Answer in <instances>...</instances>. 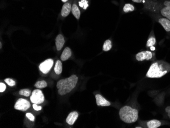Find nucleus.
<instances>
[{"instance_id": "obj_16", "label": "nucleus", "mask_w": 170, "mask_h": 128, "mask_svg": "<svg viewBox=\"0 0 170 128\" xmlns=\"http://www.w3.org/2000/svg\"><path fill=\"white\" fill-rule=\"evenodd\" d=\"M71 11H72V13L73 14V15L74 16V17L77 20H79L80 16H81V11H80V9L79 8L78 6L75 4H74L72 5V8H71Z\"/></svg>"}, {"instance_id": "obj_28", "label": "nucleus", "mask_w": 170, "mask_h": 128, "mask_svg": "<svg viewBox=\"0 0 170 128\" xmlns=\"http://www.w3.org/2000/svg\"><path fill=\"white\" fill-rule=\"evenodd\" d=\"M33 109H34L36 111L40 110L42 109V107L41 106H38L36 104H34L33 105Z\"/></svg>"}, {"instance_id": "obj_25", "label": "nucleus", "mask_w": 170, "mask_h": 128, "mask_svg": "<svg viewBox=\"0 0 170 128\" xmlns=\"http://www.w3.org/2000/svg\"><path fill=\"white\" fill-rule=\"evenodd\" d=\"M26 117L28 118L31 122H34L35 120V117L34 115H33L32 113H26Z\"/></svg>"}, {"instance_id": "obj_6", "label": "nucleus", "mask_w": 170, "mask_h": 128, "mask_svg": "<svg viewBox=\"0 0 170 128\" xmlns=\"http://www.w3.org/2000/svg\"><path fill=\"white\" fill-rule=\"evenodd\" d=\"M154 54L150 51H144L136 55V60L138 61H149L153 58Z\"/></svg>"}, {"instance_id": "obj_32", "label": "nucleus", "mask_w": 170, "mask_h": 128, "mask_svg": "<svg viewBox=\"0 0 170 128\" xmlns=\"http://www.w3.org/2000/svg\"><path fill=\"white\" fill-rule=\"evenodd\" d=\"M68 0H62V1L63 2L65 3L67 2Z\"/></svg>"}, {"instance_id": "obj_33", "label": "nucleus", "mask_w": 170, "mask_h": 128, "mask_svg": "<svg viewBox=\"0 0 170 128\" xmlns=\"http://www.w3.org/2000/svg\"><path fill=\"white\" fill-rule=\"evenodd\" d=\"M0 48H1V49L2 48V43L1 42L0 43Z\"/></svg>"}, {"instance_id": "obj_18", "label": "nucleus", "mask_w": 170, "mask_h": 128, "mask_svg": "<svg viewBox=\"0 0 170 128\" xmlns=\"http://www.w3.org/2000/svg\"><path fill=\"white\" fill-rule=\"evenodd\" d=\"M135 7L134 5L130 3H126L123 7V11L125 13H128L130 12L135 10Z\"/></svg>"}, {"instance_id": "obj_20", "label": "nucleus", "mask_w": 170, "mask_h": 128, "mask_svg": "<svg viewBox=\"0 0 170 128\" xmlns=\"http://www.w3.org/2000/svg\"><path fill=\"white\" fill-rule=\"evenodd\" d=\"M112 48V41L110 39L106 40L103 44L102 50L105 52H108L109 51L111 50Z\"/></svg>"}, {"instance_id": "obj_27", "label": "nucleus", "mask_w": 170, "mask_h": 128, "mask_svg": "<svg viewBox=\"0 0 170 128\" xmlns=\"http://www.w3.org/2000/svg\"><path fill=\"white\" fill-rule=\"evenodd\" d=\"M6 86L4 83L2 82L0 83V92H4L6 90Z\"/></svg>"}, {"instance_id": "obj_15", "label": "nucleus", "mask_w": 170, "mask_h": 128, "mask_svg": "<svg viewBox=\"0 0 170 128\" xmlns=\"http://www.w3.org/2000/svg\"><path fill=\"white\" fill-rule=\"evenodd\" d=\"M71 55L72 52L71 49L68 47H67L63 51L62 54L61 56V59L62 61H66L71 57Z\"/></svg>"}, {"instance_id": "obj_22", "label": "nucleus", "mask_w": 170, "mask_h": 128, "mask_svg": "<svg viewBox=\"0 0 170 128\" xmlns=\"http://www.w3.org/2000/svg\"><path fill=\"white\" fill-rule=\"evenodd\" d=\"M34 86L35 87H36L37 88L41 89V88H44L48 86V84L45 81H40L36 83Z\"/></svg>"}, {"instance_id": "obj_9", "label": "nucleus", "mask_w": 170, "mask_h": 128, "mask_svg": "<svg viewBox=\"0 0 170 128\" xmlns=\"http://www.w3.org/2000/svg\"><path fill=\"white\" fill-rule=\"evenodd\" d=\"M95 99L96 104L98 106L107 107L110 106L111 105V103L100 94L95 95Z\"/></svg>"}, {"instance_id": "obj_5", "label": "nucleus", "mask_w": 170, "mask_h": 128, "mask_svg": "<svg viewBox=\"0 0 170 128\" xmlns=\"http://www.w3.org/2000/svg\"><path fill=\"white\" fill-rule=\"evenodd\" d=\"M30 100L34 104H40L44 101V96L40 89H35L32 93Z\"/></svg>"}, {"instance_id": "obj_17", "label": "nucleus", "mask_w": 170, "mask_h": 128, "mask_svg": "<svg viewBox=\"0 0 170 128\" xmlns=\"http://www.w3.org/2000/svg\"><path fill=\"white\" fill-rule=\"evenodd\" d=\"M156 40L154 35H153V34H151L149 36L147 41V48H150L151 47L154 46L156 44Z\"/></svg>"}, {"instance_id": "obj_14", "label": "nucleus", "mask_w": 170, "mask_h": 128, "mask_svg": "<svg viewBox=\"0 0 170 128\" xmlns=\"http://www.w3.org/2000/svg\"><path fill=\"white\" fill-rule=\"evenodd\" d=\"M64 44V38L63 36L61 34H59L56 38V45L57 50L58 51L61 50Z\"/></svg>"}, {"instance_id": "obj_8", "label": "nucleus", "mask_w": 170, "mask_h": 128, "mask_svg": "<svg viewBox=\"0 0 170 128\" xmlns=\"http://www.w3.org/2000/svg\"><path fill=\"white\" fill-rule=\"evenodd\" d=\"M53 64L54 60L52 59H48L39 65V70L43 74H48L51 70Z\"/></svg>"}, {"instance_id": "obj_29", "label": "nucleus", "mask_w": 170, "mask_h": 128, "mask_svg": "<svg viewBox=\"0 0 170 128\" xmlns=\"http://www.w3.org/2000/svg\"><path fill=\"white\" fill-rule=\"evenodd\" d=\"M165 111L166 113H167L168 117L170 118V106L167 107L165 109Z\"/></svg>"}, {"instance_id": "obj_31", "label": "nucleus", "mask_w": 170, "mask_h": 128, "mask_svg": "<svg viewBox=\"0 0 170 128\" xmlns=\"http://www.w3.org/2000/svg\"><path fill=\"white\" fill-rule=\"evenodd\" d=\"M135 128H143V127L142 126H136V127H135Z\"/></svg>"}, {"instance_id": "obj_10", "label": "nucleus", "mask_w": 170, "mask_h": 128, "mask_svg": "<svg viewBox=\"0 0 170 128\" xmlns=\"http://www.w3.org/2000/svg\"><path fill=\"white\" fill-rule=\"evenodd\" d=\"M157 22L162 25L165 30L167 32H170V20L165 17H159L157 18Z\"/></svg>"}, {"instance_id": "obj_2", "label": "nucleus", "mask_w": 170, "mask_h": 128, "mask_svg": "<svg viewBox=\"0 0 170 128\" xmlns=\"http://www.w3.org/2000/svg\"><path fill=\"white\" fill-rule=\"evenodd\" d=\"M144 9L155 13H158L162 16L170 20V1L165 0L164 2H158L148 0Z\"/></svg>"}, {"instance_id": "obj_19", "label": "nucleus", "mask_w": 170, "mask_h": 128, "mask_svg": "<svg viewBox=\"0 0 170 128\" xmlns=\"http://www.w3.org/2000/svg\"><path fill=\"white\" fill-rule=\"evenodd\" d=\"M54 71L57 75H60L62 72V64L60 60H57L56 62L55 66L54 67Z\"/></svg>"}, {"instance_id": "obj_3", "label": "nucleus", "mask_w": 170, "mask_h": 128, "mask_svg": "<svg viewBox=\"0 0 170 128\" xmlns=\"http://www.w3.org/2000/svg\"><path fill=\"white\" fill-rule=\"evenodd\" d=\"M78 81V77L75 75L59 81L57 84V88L58 89L59 94L64 96L69 93L75 88Z\"/></svg>"}, {"instance_id": "obj_12", "label": "nucleus", "mask_w": 170, "mask_h": 128, "mask_svg": "<svg viewBox=\"0 0 170 128\" xmlns=\"http://www.w3.org/2000/svg\"><path fill=\"white\" fill-rule=\"evenodd\" d=\"M79 114L76 111H73L69 113L66 118V123L69 125H73L78 119Z\"/></svg>"}, {"instance_id": "obj_26", "label": "nucleus", "mask_w": 170, "mask_h": 128, "mask_svg": "<svg viewBox=\"0 0 170 128\" xmlns=\"http://www.w3.org/2000/svg\"><path fill=\"white\" fill-rule=\"evenodd\" d=\"M132 2L136 3H141L144 6L146 4L147 0H131Z\"/></svg>"}, {"instance_id": "obj_1", "label": "nucleus", "mask_w": 170, "mask_h": 128, "mask_svg": "<svg viewBox=\"0 0 170 128\" xmlns=\"http://www.w3.org/2000/svg\"><path fill=\"white\" fill-rule=\"evenodd\" d=\"M170 72V64L166 61L158 60L152 63L147 72L148 78H160Z\"/></svg>"}, {"instance_id": "obj_21", "label": "nucleus", "mask_w": 170, "mask_h": 128, "mask_svg": "<svg viewBox=\"0 0 170 128\" xmlns=\"http://www.w3.org/2000/svg\"><path fill=\"white\" fill-rule=\"evenodd\" d=\"M79 6L84 10H86L89 6L88 0H81L79 2Z\"/></svg>"}, {"instance_id": "obj_30", "label": "nucleus", "mask_w": 170, "mask_h": 128, "mask_svg": "<svg viewBox=\"0 0 170 128\" xmlns=\"http://www.w3.org/2000/svg\"><path fill=\"white\" fill-rule=\"evenodd\" d=\"M149 48H150V49L151 51H155V48L154 47V46L151 47H150Z\"/></svg>"}, {"instance_id": "obj_4", "label": "nucleus", "mask_w": 170, "mask_h": 128, "mask_svg": "<svg viewBox=\"0 0 170 128\" xmlns=\"http://www.w3.org/2000/svg\"><path fill=\"white\" fill-rule=\"evenodd\" d=\"M119 117L121 120L126 124H132L138 120L139 111L130 106L122 107L119 110Z\"/></svg>"}, {"instance_id": "obj_24", "label": "nucleus", "mask_w": 170, "mask_h": 128, "mask_svg": "<svg viewBox=\"0 0 170 128\" xmlns=\"http://www.w3.org/2000/svg\"><path fill=\"white\" fill-rule=\"evenodd\" d=\"M4 81L9 86H14L16 84V83H15V81L13 80L12 79H5Z\"/></svg>"}, {"instance_id": "obj_11", "label": "nucleus", "mask_w": 170, "mask_h": 128, "mask_svg": "<svg viewBox=\"0 0 170 128\" xmlns=\"http://www.w3.org/2000/svg\"><path fill=\"white\" fill-rule=\"evenodd\" d=\"M146 128H158L162 126V122L157 119H152L145 122Z\"/></svg>"}, {"instance_id": "obj_7", "label": "nucleus", "mask_w": 170, "mask_h": 128, "mask_svg": "<svg viewBox=\"0 0 170 128\" xmlns=\"http://www.w3.org/2000/svg\"><path fill=\"white\" fill-rule=\"evenodd\" d=\"M31 105L30 102L24 99H20L17 100L14 105V109L18 110L25 111L30 108Z\"/></svg>"}, {"instance_id": "obj_13", "label": "nucleus", "mask_w": 170, "mask_h": 128, "mask_svg": "<svg viewBox=\"0 0 170 128\" xmlns=\"http://www.w3.org/2000/svg\"><path fill=\"white\" fill-rule=\"evenodd\" d=\"M71 5L69 3H66L63 6L61 10V15L63 17H66L69 15L71 10Z\"/></svg>"}, {"instance_id": "obj_23", "label": "nucleus", "mask_w": 170, "mask_h": 128, "mask_svg": "<svg viewBox=\"0 0 170 128\" xmlns=\"http://www.w3.org/2000/svg\"><path fill=\"white\" fill-rule=\"evenodd\" d=\"M19 93H20V94L22 95V96H25V97H29V96H30L31 94V91L30 89H21L19 91Z\"/></svg>"}]
</instances>
